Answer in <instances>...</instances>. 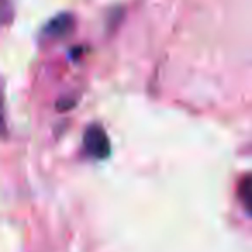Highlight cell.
<instances>
[{
	"label": "cell",
	"instance_id": "cell-1",
	"mask_svg": "<svg viewBox=\"0 0 252 252\" xmlns=\"http://www.w3.org/2000/svg\"><path fill=\"white\" fill-rule=\"evenodd\" d=\"M83 144H85L87 154L95 159H105L109 154H111L109 138L100 126H90V128L85 131Z\"/></svg>",
	"mask_w": 252,
	"mask_h": 252
},
{
	"label": "cell",
	"instance_id": "cell-2",
	"mask_svg": "<svg viewBox=\"0 0 252 252\" xmlns=\"http://www.w3.org/2000/svg\"><path fill=\"white\" fill-rule=\"evenodd\" d=\"M73 26H74L73 16L71 14H59L57 18L50 19V21L47 23L42 35L45 36V38H50V40L63 38V36H66L67 33L73 30Z\"/></svg>",
	"mask_w": 252,
	"mask_h": 252
},
{
	"label": "cell",
	"instance_id": "cell-3",
	"mask_svg": "<svg viewBox=\"0 0 252 252\" xmlns=\"http://www.w3.org/2000/svg\"><path fill=\"white\" fill-rule=\"evenodd\" d=\"M238 197H240V202L244 204L247 213L252 216V175L245 176V178L240 182V187H238Z\"/></svg>",
	"mask_w": 252,
	"mask_h": 252
}]
</instances>
